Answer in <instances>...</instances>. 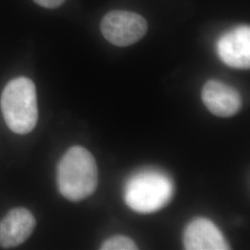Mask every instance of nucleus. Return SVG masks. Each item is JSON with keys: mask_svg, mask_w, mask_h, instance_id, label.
<instances>
[{"mask_svg": "<svg viewBox=\"0 0 250 250\" xmlns=\"http://www.w3.org/2000/svg\"><path fill=\"white\" fill-rule=\"evenodd\" d=\"M98 183L99 171L94 156L81 146L68 149L57 169V185L63 197L81 201L96 191Z\"/></svg>", "mask_w": 250, "mask_h": 250, "instance_id": "nucleus-1", "label": "nucleus"}, {"mask_svg": "<svg viewBox=\"0 0 250 250\" xmlns=\"http://www.w3.org/2000/svg\"><path fill=\"white\" fill-rule=\"evenodd\" d=\"M174 186L163 171L147 169L134 173L127 181L125 199L135 212L148 214L167 205L173 197Z\"/></svg>", "mask_w": 250, "mask_h": 250, "instance_id": "nucleus-2", "label": "nucleus"}, {"mask_svg": "<svg viewBox=\"0 0 250 250\" xmlns=\"http://www.w3.org/2000/svg\"><path fill=\"white\" fill-rule=\"evenodd\" d=\"M0 106L5 123L13 133L27 134L36 128L37 95L31 79L18 77L9 82L2 92Z\"/></svg>", "mask_w": 250, "mask_h": 250, "instance_id": "nucleus-3", "label": "nucleus"}, {"mask_svg": "<svg viewBox=\"0 0 250 250\" xmlns=\"http://www.w3.org/2000/svg\"><path fill=\"white\" fill-rule=\"evenodd\" d=\"M147 28L146 19L126 10L108 12L100 23L103 36L117 46H128L138 42L146 34Z\"/></svg>", "mask_w": 250, "mask_h": 250, "instance_id": "nucleus-4", "label": "nucleus"}, {"mask_svg": "<svg viewBox=\"0 0 250 250\" xmlns=\"http://www.w3.org/2000/svg\"><path fill=\"white\" fill-rule=\"evenodd\" d=\"M221 61L235 69H249L250 66V28L235 27L224 33L216 43Z\"/></svg>", "mask_w": 250, "mask_h": 250, "instance_id": "nucleus-5", "label": "nucleus"}, {"mask_svg": "<svg viewBox=\"0 0 250 250\" xmlns=\"http://www.w3.org/2000/svg\"><path fill=\"white\" fill-rule=\"evenodd\" d=\"M201 97L207 108L216 116L232 117L241 108V96L238 91L221 81H208Z\"/></svg>", "mask_w": 250, "mask_h": 250, "instance_id": "nucleus-6", "label": "nucleus"}, {"mask_svg": "<svg viewBox=\"0 0 250 250\" xmlns=\"http://www.w3.org/2000/svg\"><path fill=\"white\" fill-rule=\"evenodd\" d=\"M33 213L24 208H12L0 222V247L14 249L26 241L36 228Z\"/></svg>", "mask_w": 250, "mask_h": 250, "instance_id": "nucleus-7", "label": "nucleus"}, {"mask_svg": "<svg viewBox=\"0 0 250 250\" xmlns=\"http://www.w3.org/2000/svg\"><path fill=\"white\" fill-rule=\"evenodd\" d=\"M184 246L188 250H230L223 232L206 218H197L188 224L184 232Z\"/></svg>", "mask_w": 250, "mask_h": 250, "instance_id": "nucleus-8", "label": "nucleus"}, {"mask_svg": "<svg viewBox=\"0 0 250 250\" xmlns=\"http://www.w3.org/2000/svg\"><path fill=\"white\" fill-rule=\"evenodd\" d=\"M102 250H134L137 247L131 238L125 235H115L104 242L100 248Z\"/></svg>", "mask_w": 250, "mask_h": 250, "instance_id": "nucleus-9", "label": "nucleus"}, {"mask_svg": "<svg viewBox=\"0 0 250 250\" xmlns=\"http://www.w3.org/2000/svg\"><path fill=\"white\" fill-rule=\"evenodd\" d=\"M36 4L46 8V9H56L62 6L65 0H34Z\"/></svg>", "mask_w": 250, "mask_h": 250, "instance_id": "nucleus-10", "label": "nucleus"}]
</instances>
